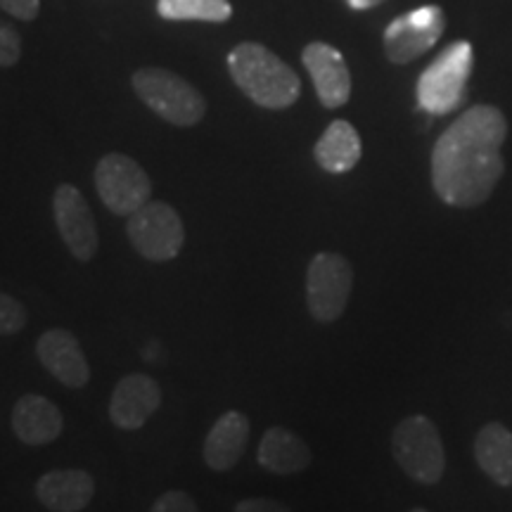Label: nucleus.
<instances>
[{
  "instance_id": "obj_18",
  "label": "nucleus",
  "mask_w": 512,
  "mask_h": 512,
  "mask_svg": "<svg viewBox=\"0 0 512 512\" xmlns=\"http://www.w3.org/2000/svg\"><path fill=\"white\" fill-rule=\"evenodd\" d=\"M475 458L491 482L512 489V432L501 422H489L475 439Z\"/></svg>"
},
{
  "instance_id": "obj_7",
  "label": "nucleus",
  "mask_w": 512,
  "mask_h": 512,
  "mask_svg": "<svg viewBox=\"0 0 512 512\" xmlns=\"http://www.w3.org/2000/svg\"><path fill=\"white\" fill-rule=\"evenodd\" d=\"M354 290V268L347 256L318 252L306 268V304L318 323H335Z\"/></svg>"
},
{
  "instance_id": "obj_6",
  "label": "nucleus",
  "mask_w": 512,
  "mask_h": 512,
  "mask_svg": "<svg viewBox=\"0 0 512 512\" xmlns=\"http://www.w3.org/2000/svg\"><path fill=\"white\" fill-rule=\"evenodd\" d=\"M126 235L136 252L147 261L164 264L181 254L185 228L178 211L166 202H147L128 216Z\"/></svg>"
},
{
  "instance_id": "obj_3",
  "label": "nucleus",
  "mask_w": 512,
  "mask_h": 512,
  "mask_svg": "<svg viewBox=\"0 0 512 512\" xmlns=\"http://www.w3.org/2000/svg\"><path fill=\"white\" fill-rule=\"evenodd\" d=\"M133 91L152 112L174 126H195L207 114V102L202 93L169 69H138L133 74Z\"/></svg>"
},
{
  "instance_id": "obj_12",
  "label": "nucleus",
  "mask_w": 512,
  "mask_h": 512,
  "mask_svg": "<svg viewBox=\"0 0 512 512\" xmlns=\"http://www.w3.org/2000/svg\"><path fill=\"white\" fill-rule=\"evenodd\" d=\"M302 60L313 86H316L320 102L328 110H337V107L347 105L351 95V74L342 53L328 46V43L316 41L304 48Z\"/></svg>"
},
{
  "instance_id": "obj_10",
  "label": "nucleus",
  "mask_w": 512,
  "mask_h": 512,
  "mask_svg": "<svg viewBox=\"0 0 512 512\" xmlns=\"http://www.w3.org/2000/svg\"><path fill=\"white\" fill-rule=\"evenodd\" d=\"M53 211L60 238L74 259L91 261L100 247L98 223H95L93 211L88 207L86 197L81 195V190L69 183L57 185Z\"/></svg>"
},
{
  "instance_id": "obj_5",
  "label": "nucleus",
  "mask_w": 512,
  "mask_h": 512,
  "mask_svg": "<svg viewBox=\"0 0 512 512\" xmlns=\"http://www.w3.org/2000/svg\"><path fill=\"white\" fill-rule=\"evenodd\" d=\"M392 453L401 470L418 484H437L444 477V444L434 422L425 415H411L396 425Z\"/></svg>"
},
{
  "instance_id": "obj_4",
  "label": "nucleus",
  "mask_w": 512,
  "mask_h": 512,
  "mask_svg": "<svg viewBox=\"0 0 512 512\" xmlns=\"http://www.w3.org/2000/svg\"><path fill=\"white\" fill-rule=\"evenodd\" d=\"M472 46L467 41H458L448 46L430 67L425 69L418 81V105L427 114H448L463 102L467 79L472 74Z\"/></svg>"
},
{
  "instance_id": "obj_8",
  "label": "nucleus",
  "mask_w": 512,
  "mask_h": 512,
  "mask_svg": "<svg viewBox=\"0 0 512 512\" xmlns=\"http://www.w3.org/2000/svg\"><path fill=\"white\" fill-rule=\"evenodd\" d=\"M95 188L102 204L117 216H131L143 204L150 202V176L136 159L119 155H105L95 166Z\"/></svg>"
},
{
  "instance_id": "obj_14",
  "label": "nucleus",
  "mask_w": 512,
  "mask_h": 512,
  "mask_svg": "<svg viewBox=\"0 0 512 512\" xmlns=\"http://www.w3.org/2000/svg\"><path fill=\"white\" fill-rule=\"evenodd\" d=\"M64 430L62 411L46 396L27 394L12 408V432L27 446H46Z\"/></svg>"
},
{
  "instance_id": "obj_25",
  "label": "nucleus",
  "mask_w": 512,
  "mask_h": 512,
  "mask_svg": "<svg viewBox=\"0 0 512 512\" xmlns=\"http://www.w3.org/2000/svg\"><path fill=\"white\" fill-rule=\"evenodd\" d=\"M235 512H292L285 503L273 498H245L235 505Z\"/></svg>"
},
{
  "instance_id": "obj_26",
  "label": "nucleus",
  "mask_w": 512,
  "mask_h": 512,
  "mask_svg": "<svg viewBox=\"0 0 512 512\" xmlns=\"http://www.w3.org/2000/svg\"><path fill=\"white\" fill-rule=\"evenodd\" d=\"M143 358H145V361H150V363H159L164 358V351H162V347H159L157 342H150L143 349Z\"/></svg>"
},
{
  "instance_id": "obj_22",
  "label": "nucleus",
  "mask_w": 512,
  "mask_h": 512,
  "mask_svg": "<svg viewBox=\"0 0 512 512\" xmlns=\"http://www.w3.org/2000/svg\"><path fill=\"white\" fill-rule=\"evenodd\" d=\"M22 57V38L8 22H0V67H15Z\"/></svg>"
},
{
  "instance_id": "obj_13",
  "label": "nucleus",
  "mask_w": 512,
  "mask_h": 512,
  "mask_svg": "<svg viewBox=\"0 0 512 512\" xmlns=\"http://www.w3.org/2000/svg\"><path fill=\"white\" fill-rule=\"evenodd\" d=\"M36 356L43 363V368L64 387L81 389L91 380V368L83 356L79 339L69 330L53 328L43 332L36 342Z\"/></svg>"
},
{
  "instance_id": "obj_16",
  "label": "nucleus",
  "mask_w": 512,
  "mask_h": 512,
  "mask_svg": "<svg viewBox=\"0 0 512 512\" xmlns=\"http://www.w3.org/2000/svg\"><path fill=\"white\" fill-rule=\"evenodd\" d=\"M249 432H252V425H249L245 413H223L204 439V463L214 472H228L230 467L238 465L242 453H245Z\"/></svg>"
},
{
  "instance_id": "obj_28",
  "label": "nucleus",
  "mask_w": 512,
  "mask_h": 512,
  "mask_svg": "<svg viewBox=\"0 0 512 512\" xmlns=\"http://www.w3.org/2000/svg\"><path fill=\"white\" fill-rule=\"evenodd\" d=\"M411 512H427L425 508H415V510H411Z\"/></svg>"
},
{
  "instance_id": "obj_27",
  "label": "nucleus",
  "mask_w": 512,
  "mask_h": 512,
  "mask_svg": "<svg viewBox=\"0 0 512 512\" xmlns=\"http://www.w3.org/2000/svg\"><path fill=\"white\" fill-rule=\"evenodd\" d=\"M384 0H347L349 8L354 10H370V8H377V5H382Z\"/></svg>"
},
{
  "instance_id": "obj_23",
  "label": "nucleus",
  "mask_w": 512,
  "mask_h": 512,
  "mask_svg": "<svg viewBox=\"0 0 512 512\" xmlns=\"http://www.w3.org/2000/svg\"><path fill=\"white\" fill-rule=\"evenodd\" d=\"M150 512H200V508H197L195 498L185 491H166L152 503Z\"/></svg>"
},
{
  "instance_id": "obj_21",
  "label": "nucleus",
  "mask_w": 512,
  "mask_h": 512,
  "mask_svg": "<svg viewBox=\"0 0 512 512\" xmlns=\"http://www.w3.org/2000/svg\"><path fill=\"white\" fill-rule=\"evenodd\" d=\"M27 309L10 294L0 292V335H17L27 328Z\"/></svg>"
},
{
  "instance_id": "obj_17",
  "label": "nucleus",
  "mask_w": 512,
  "mask_h": 512,
  "mask_svg": "<svg viewBox=\"0 0 512 512\" xmlns=\"http://www.w3.org/2000/svg\"><path fill=\"white\" fill-rule=\"evenodd\" d=\"M256 460L264 470L273 475H299L311 465V448L297 434L287 430V427H271L264 432L259 441V451Z\"/></svg>"
},
{
  "instance_id": "obj_24",
  "label": "nucleus",
  "mask_w": 512,
  "mask_h": 512,
  "mask_svg": "<svg viewBox=\"0 0 512 512\" xmlns=\"http://www.w3.org/2000/svg\"><path fill=\"white\" fill-rule=\"evenodd\" d=\"M0 10L22 22H34L41 12V0H0Z\"/></svg>"
},
{
  "instance_id": "obj_20",
  "label": "nucleus",
  "mask_w": 512,
  "mask_h": 512,
  "mask_svg": "<svg viewBox=\"0 0 512 512\" xmlns=\"http://www.w3.org/2000/svg\"><path fill=\"white\" fill-rule=\"evenodd\" d=\"M157 12L169 22H228V0H157Z\"/></svg>"
},
{
  "instance_id": "obj_19",
  "label": "nucleus",
  "mask_w": 512,
  "mask_h": 512,
  "mask_svg": "<svg viewBox=\"0 0 512 512\" xmlns=\"http://www.w3.org/2000/svg\"><path fill=\"white\" fill-rule=\"evenodd\" d=\"M316 162L328 174H347L361 159V136L349 121L337 119L325 128V133L316 143Z\"/></svg>"
},
{
  "instance_id": "obj_2",
  "label": "nucleus",
  "mask_w": 512,
  "mask_h": 512,
  "mask_svg": "<svg viewBox=\"0 0 512 512\" xmlns=\"http://www.w3.org/2000/svg\"><path fill=\"white\" fill-rule=\"evenodd\" d=\"M228 72L240 91L266 110H285L302 93V81L290 64L254 41L230 50Z\"/></svg>"
},
{
  "instance_id": "obj_15",
  "label": "nucleus",
  "mask_w": 512,
  "mask_h": 512,
  "mask_svg": "<svg viewBox=\"0 0 512 512\" xmlns=\"http://www.w3.org/2000/svg\"><path fill=\"white\" fill-rule=\"evenodd\" d=\"M95 496V479L86 470H50L36 482V498L50 512H81Z\"/></svg>"
},
{
  "instance_id": "obj_1",
  "label": "nucleus",
  "mask_w": 512,
  "mask_h": 512,
  "mask_svg": "<svg viewBox=\"0 0 512 512\" xmlns=\"http://www.w3.org/2000/svg\"><path fill=\"white\" fill-rule=\"evenodd\" d=\"M508 124L496 107L477 105L441 133L432 152V185L451 207L489 200L503 176L501 147Z\"/></svg>"
},
{
  "instance_id": "obj_9",
  "label": "nucleus",
  "mask_w": 512,
  "mask_h": 512,
  "mask_svg": "<svg viewBox=\"0 0 512 512\" xmlns=\"http://www.w3.org/2000/svg\"><path fill=\"white\" fill-rule=\"evenodd\" d=\"M446 17L437 5H425L396 17L384 31V53L394 64H408L434 48L444 34Z\"/></svg>"
},
{
  "instance_id": "obj_11",
  "label": "nucleus",
  "mask_w": 512,
  "mask_h": 512,
  "mask_svg": "<svg viewBox=\"0 0 512 512\" xmlns=\"http://www.w3.org/2000/svg\"><path fill=\"white\" fill-rule=\"evenodd\" d=\"M159 403H162V387L155 377L145 373L126 375L112 392L110 418L119 430H140L157 413Z\"/></svg>"
}]
</instances>
